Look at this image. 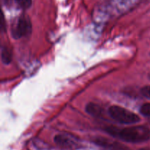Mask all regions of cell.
I'll return each mask as SVG.
<instances>
[{
	"instance_id": "8fae6325",
	"label": "cell",
	"mask_w": 150,
	"mask_h": 150,
	"mask_svg": "<svg viewBox=\"0 0 150 150\" xmlns=\"http://www.w3.org/2000/svg\"><path fill=\"white\" fill-rule=\"evenodd\" d=\"M5 6H10L12 4V1L13 0H2Z\"/></svg>"
},
{
	"instance_id": "52a82bcc",
	"label": "cell",
	"mask_w": 150,
	"mask_h": 150,
	"mask_svg": "<svg viewBox=\"0 0 150 150\" xmlns=\"http://www.w3.org/2000/svg\"><path fill=\"white\" fill-rule=\"evenodd\" d=\"M1 60L4 64H9L12 60V54L11 51L6 47L1 48Z\"/></svg>"
},
{
	"instance_id": "7a4b0ae2",
	"label": "cell",
	"mask_w": 150,
	"mask_h": 150,
	"mask_svg": "<svg viewBox=\"0 0 150 150\" xmlns=\"http://www.w3.org/2000/svg\"><path fill=\"white\" fill-rule=\"evenodd\" d=\"M108 114L111 118L122 124H134L140 121V118L137 114L118 105L110 107Z\"/></svg>"
},
{
	"instance_id": "3957f363",
	"label": "cell",
	"mask_w": 150,
	"mask_h": 150,
	"mask_svg": "<svg viewBox=\"0 0 150 150\" xmlns=\"http://www.w3.org/2000/svg\"><path fill=\"white\" fill-rule=\"evenodd\" d=\"M32 31V24L29 18L25 15L21 16L12 34L16 39L29 35Z\"/></svg>"
},
{
	"instance_id": "30bf717a",
	"label": "cell",
	"mask_w": 150,
	"mask_h": 150,
	"mask_svg": "<svg viewBox=\"0 0 150 150\" xmlns=\"http://www.w3.org/2000/svg\"><path fill=\"white\" fill-rule=\"evenodd\" d=\"M141 92H142L143 96L148 98V99H150V86H144L141 90Z\"/></svg>"
},
{
	"instance_id": "5b68a950",
	"label": "cell",
	"mask_w": 150,
	"mask_h": 150,
	"mask_svg": "<svg viewBox=\"0 0 150 150\" xmlns=\"http://www.w3.org/2000/svg\"><path fill=\"white\" fill-rule=\"evenodd\" d=\"M86 111L89 114L96 117H102L103 114V109L102 107L93 103H89L86 105Z\"/></svg>"
},
{
	"instance_id": "7c38bea8",
	"label": "cell",
	"mask_w": 150,
	"mask_h": 150,
	"mask_svg": "<svg viewBox=\"0 0 150 150\" xmlns=\"http://www.w3.org/2000/svg\"><path fill=\"white\" fill-rule=\"evenodd\" d=\"M149 79H150V76H149Z\"/></svg>"
},
{
	"instance_id": "9c48e42d",
	"label": "cell",
	"mask_w": 150,
	"mask_h": 150,
	"mask_svg": "<svg viewBox=\"0 0 150 150\" xmlns=\"http://www.w3.org/2000/svg\"><path fill=\"white\" fill-rule=\"evenodd\" d=\"M16 3L22 9H27L32 4V0H16Z\"/></svg>"
},
{
	"instance_id": "6da1fadb",
	"label": "cell",
	"mask_w": 150,
	"mask_h": 150,
	"mask_svg": "<svg viewBox=\"0 0 150 150\" xmlns=\"http://www.w3.org/2000/svg\"><path fill=\"white\" fill-rule=\"evenodd\" d=\"M106 131L114 138L130 143H141L149 140L150 130L144 125L133 126L120 129L115 127H106Z\"/></svg>"
},
{
	"instance_id": "8992f818",
	"label": "cell",
	"mask_w": 150,
	"mask_h": 150,
	"mask_svg": "<svg viewBox=\"0 0 150 150\" xmlns=\"http://www.w3.org/2000/svg\"><path fill=\"white\" fill-rule=\"evenodd\" d=\"M95 144H97L98 145H100L101 146H104V147L106 148H111V149H120L122 148L121 145L115 143V142H112L111 141H109L108 139H104V138L98 137L97 139H95L94 141Z\"/></svg>"
},
{
	"instance_id": "277c9868",
	"label": "cell",
	"mask_w": 150,
	"mask_h": 150,
	"mask_svg": "<svg viewBox=\"0 0 150 150\" xmlns=\"http://www.w3.org/2000/svg\"><path fill=\"white\" fill-rule=\"evenodd\" d=\"M54 142L59 146L65 148H70L76 145V139L71 136L64 134H59L54 138Z\"/></svg>"
},
{
	"instance_id": "ba28073f",
	"label": "cell",
	"mask_w": 150,
	"mask_h": 150,
	"mask_svg": "<svg viewBox=\"0 0 150 150\" xmlns=\"http://www.w3.org/2000/svg\"><path fill=\"white\" fill-rule=\"evenodd\" d=\"M140 112L145 117H150V103H145L141 107Z\"/></svg>"
}]
</instances>
